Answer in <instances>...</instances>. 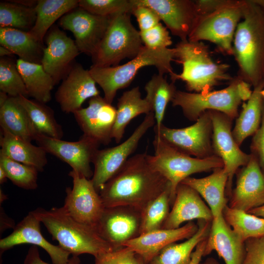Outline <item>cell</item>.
Returning a JSON list of instances; mask_svg holds the SVG:
<instances>
[{
    "label": "cell",
    "mask_w": 264,
    "mask_h": 264,
    "mask_svg": "<svg viewBox=\"0 0 264 264\" xmlns=\"http://www.w3.org/2000/svg\"><path fill=\"white\" fill-rule=\"evenodd\" d=\"M251 154L248 163L237 174L228 206L246 212L264 205V175L256 158Z\"/></svg>",
    "instance_id": "20"
},
{
    "label": "cell",
    "mask_w": 264,
    "mask_h": 264,
    "mask_svg": "<svg viewBox=\"0 0 264 264\" xmlns=\"http://www.w3.org/2000/svg\"><path fill=\"white\" fill-rule=\"evenodd\" d=\"M0 233L8 228H14V222L11 221V220L5 214L1 206L0 207Z\"/></svg>",
    "instance_id": "51"
},
{
    "label": "cell",
    "mask_w": 264,
    "mask_h": 264,
    "mask_svg": "<svg viewBox=\"0 0 264 264\" xmlns=\"http://www.w3.org/2000/svg\"><path fill=\"white\" fill-rule=\"evenodd\" d=\"M16 64L28 96L44 104L50 101L51 99V92L55 83L52 77L44 70L42 65L19 58L16 61Z\"/></svg>",
    "instance_id": "33"
},
{
    "label": "cell",
    "mask_w": 264,
    "mask_h": 264,
    "mask_svg": "<svg viewBox=\"0 0 264 264\" xmlns=\"http://www.w3.org/2000/svg\"><path fill=\"white\" fill-rule=\"evenodd\" d=\"M200 264H220L216 259L213 257L207 258L202 263Z\"/></svg>",
    "instance_id": "56"
},
{
    "label": "cell",
    "mask_w": 264,
    "mask_h": 264,
    "mask_svg": "<svg viewBox=\"0 0 264 264\" xmlns=\"http://www.w3.org/2000/svg\"><path fill=\"white\" fill-rule=\"evenodd\" d=\"M78 6L100 16L111 17L129 13L132 6L131 0H79Z\"/></svg>",
    "instance_id": "42"
},
{
    "label": "cell",
    "mask_w": 264,
    "mask_h": 264,
    "mask_svg": "<svg viewBox=\"0 0 264 264\" xmlns=\"http://www.w3.org/2000/svg\"><path fill=\"white\" fill-rule=\"evenodd\" d=\"M228 179V174L222 167L214 170L211 175L206 177L189 176L181 183L192 188L203 198L214 218L221 215L227 205L225 192Z\"/></svg>",
    "instance_id": "26"
},
{
    "label": "cell",
    "mask_w": 264,
    "mask_h": 264,
    "mask_svg": "<svg viewBox=\"0 0 264 264\" xmlns=\"http://www.w3.org/2000/svg\"><path fill=\"white\" fill-rule=\"evenodd\" d=\"M23 264H50L40 257L38 246H31L25 258ZM67 264H82L79 256H72Z\"/></svg>",
    "instance_id": "49"
},
{
    "label": "cell",
    "mask_w": 264,
    "mask_h": 264,
    "mask_svg": "<svg viewBox=\"0 0 264 264\" xmlns=\"http://www.w3.org/2000/svg\"><path fill=\"white\" fill-rule=\"evenodd\" d=\"M6 199V195L3 193L1 189H0V204L1 202H2L4 200Z\"/></svg>",
    "instance_id": "58"
},
{
    "label": "cell",
    "mask_w": 264,
    "mask_h": 264,
    "mask_svg": "<svg viewBox=\"0 0 264 264\" xmlns=\"http://www.w3.org/2000/svg\"><path fill=\"white\" fill-rule=\"evenodd\" d=\"M222 216L226 223L243 242L264 236V218L226 205Z\"/></svg>",
    "instance_id": "37"
},
{
    "label": "cell",
    "mask_w": 264,
    "mask_h": 264,
    "mask_svg": "<svg viewBox=\"0 0 264 264\" xmlns=\"http://www.w3.org/2000/svg\"><path fill=\"white\" fill-rule=\"evenodd\" d=\"M0 89L11 97H29L16 63L8 57H0Z\"/></svg>",
    "instance_id": "41"
},
{
    "label": "cell",
    "mask_w": 264,
    "mask_h": 264,
    "mask_svg": "<svg viewBox=\"0 0 264 264\" xmlns=\"http://www.w3.org/2000/svg\"><path fill=\"white\" fill-rule=\"evenodd\" d=\"M176 61L181 64L180 74L171 76L172 82L181 80L187 89L193 92H207L225 81H231L228 73L230 66L216 63L202 42L181 41L175 47Z\"/></svg>",
    "instance_id": "4"
},
{
    "label": "cell",
    "mask_w": 264,
    "mask_h": 264,
    "mask_svg": "<svg viewBox=\"0 0 264 264\" xmlns=\"http://www.w3.org/2000/svg\"><path fill=\"white\" fill-rule=\"evenodd\" d=\"M155 134L177 150L199 159L215 155L212 147V122L209 110L203 113L195 123L188 127L173 129L162 124Z\"/></svg>",
    "instance_id": "11"
},
{
    "label": "cell",
    "mask_w": 264,
    "mask_h": 264,
    "mask_svg": "<svg viewBox=\"0 0 264 264\" xmlns=\"http://www.w3.org/2000/svg\"><path fill=\"white\" fill-rule=\"evenodd\" d=\"M145 98L150 104L155 120L154 127L159 129L163 120L167 106L172 101L176 90L174 83H169L163 74L154 75L145 86Z\"/></svg>",
    "instance_id": "36"
},
{
    "label": "cell",
    "mask_w": 264,
    "mask_h": 264,
    "mask_svg": "<svg viewBox=\"0 0 264 264\" xmlns=\"http://www.w3.org/2000/svg\"><path fill=\"white\" fill-rule=\"evenodd\" d=\"M264 84L254 88L250 99L243 103L232 129L233 136L240 146L248 137L253 135L260 127L264 99L261 94Z\"/></svg>",
    "instance_id": "32"
},
{
    "label": "cell",
    "mask_w": 264,
    "mask_h": 264,
    "mask_svg": "<svg viewBox=\"0 0 264 264\" xmlns=\"http://www.w3.org/2000/svg\"><path fill=\"white\" fill-rule=\"evenodd\" d=\"M18 98L38 134L62 139L64 134L62 126L57 122L53 110L50 107L24 96H20Z\"/></svg>",
    "instance_id": "35"
},
{
    "label": "cell",
    "mask_w": 264,
    "mask_h": 264,
    "mask_svg": "<svg viewBox=\"0 0 264 264\" xmlns=\"http://www.w3.org/2000/svg\"><path fill=\"white\" fill-rule=\"evenodd\" d=\"M140 34L144 45L151 49L167 48L172 44L168 29L161 22L149 30L140 32Z\"/></svg>",
    "instance_id": "43"
},
{
    "label": "cell",
    "mask_w": 264,
    "mask_h": 264,
    "mask_svg": "<svg viewBox=\"0 0 264 264\" xmlns=\"http://www.w3.org/2000/svg\"><path fill=\"white\" fill-rule=\"evenodd\" d=\"M12 1L26 7L35 8L38 0H12Z\"/></svg>",
    "instance_id": "52"
},
{
    "label": "cell",
    "mask_w": 264,
    "mask_h": 264,
    "mask_svg": "<svg viewBox=\"0 0 264 264\" xmlns=\"http://www.w3.org/2000/svg\"><path fill=\"white\" fill-rule=\"evenodd\" d=\"M0 44L19 59L41 64L44 47L29 32L11 27H0Z\"/></svg>",
    "instance_id": "31"
},
{
    "label": "cell",
    "mask_w": 264,
    "mask_h": 264,
    "mask_svg": "<svg viewBox=\"0 0 264 264\" xmlns=\"http://www.w3.org/2000/svg\"><path fill=\"white\" fill-rule=\"evenodd\" d=\"M175 60V48L154 49L144 46L135 57L123 65L109 67L92 66L88 70L103 90L104 98L112 104L117 91L128 87L140 69L154 66L158 73H168L171 76L175 73L171 63Z\"/></svg>",
    "instance_id": "5"
},
{
    "label": "cell",
    "mask_w": 264,
    "mask_h": 264,
    "mask_svg": "<svg viewBox=\"0 0 264 264\" xmlns=\"http://www.w3.org/2000/svg\"><path fill=\"white\" fill-rule=\"evenodd\" d=\"M172 205L161 229H176L182 223L196 219L213 220L209 207L194 189L186 184L181 183L177 186Z\"/></svg>",
    "instance_id": "24"
},
{
    "label": "cell",
    "mask_w": 264,
    "mask_h": 264,
    "mask_svg": "<svg viewBox=\"0 0 264 264\" xmlns=\"http://www.w3.org/2000/svg\"><path fill=\"white\" fill-rule=\"evenodd\" d=\"M78 3L77 0H38L35 8L36 20L29 32L43 43L44 37L54 22L78 7Z\"/></svg>",
    "instance_id": "34"
},
{
    "label": "cell",
    "mask_w": 264,
    "mask_h": 264,
    "mask_svg": "<svg viewBox=\"0 0 264 264\" xmlns=\"http://www.w3.org/2000/svg\"><path fill=\"white\" fill-rule=\"evenodd\" d=\"M244 2V0H229L215 11L198 16L188 40L212 42L222 53L233 55V39L243 17Z\"/></svg>",
    "instance_id": "8"
},
{
    "label": "cell",
    "mask_w": 264,
    "mask_h": 264,
    "mask_svg": "<svg viewBox=\"0 0 264 264\" xmlns=\"http://www.w3.org/2000/svg\"><path fill=\"white\" fill-rule=\"evenodd\" d=\"M261 124L260 128L253 135L250 145L252 155L257 159L264 175V98Z\"/></svg>",
    "instance_id": "47"
},
{
    "label": "cell",
    "mask_w": 264,
    "mask_h": 264,
    "mask_svg": "<svg viewBox=\"0 0 264 264\" xmlns=\"http://www.w3.org/2000/svg\"><path fill=\"white\" fill-rule=\"evenodd\" d=\"M32 212L46 228L52 239L72 256L88 254L95 258L115 250L94 228L74 220L62 207L49 210L39 207Z\"/></svg>",
    "instance_id": "3"
},
{
    "label": "cell",
    "mask_w": 264,
    "mask_h": 264,
    "mask_svg": "<svg viewBox=\"0 0 264 264\" xmlns=\"http://www.w3.org/2000/svg\"><path fill=\"white\" fill-rule=\"evenodd\" d=\"M68 175L73 186L66 188L62 207L74 220L95 229L105 208L99 194L90 179L72 170Z\"/></svg>",
    "instance_id": "12"
},
{
    "label": "cell",
    "mask_w": 264,
    "mask_h": 264,
    "mask_svg": "<svg viewBox=\"0 0 264 264\" xmlns=\"http://www.w3.org/2000/svg\"><path fill=\"white\" fill-rule=\"evenodd\" d=\"M7 179H8V177L5 171L0 166V184H3L6 181Z\"/></svg>",
    "instance_id": "55"
},
{
    "label": "cell",
    "mask_w": 264,
    "mask_h": 264,
    "mask_svg": "<svg viewBox=\"0 0 264 264\" xmlns=\"http://www.w3.org/2000/svg\"><path fill=\"white\" fill-rule=\"evenodd\" d=\"M212 221L198 220V228L193 236L183 242L167 245L146 264H190L193 250L208 237Z\"/></svg>",
    "instance_id": "30"
},
{
    "label": "cell",
    "mask_w": 264,
    "mask_h": 264,
    "mask_svg": "<svg viewBox=\"0 0 264 264\" xmlns=\"http://www.w3.org/2000/svg\"><path fill=\"white\" fill-rule=\"evenodd\" d=\"M55 93L62 110L73 113L87 99L99 95L96 82L89 70L80 64L72 65Z\"/></svg>",
    "instance_id": "22"
},
{
    "label": "cell",
    "mask_w": 264,
    "mask_h": 264,
    "mask_svg": "<svg viewBox=\"0 0 264 264\" xmlns=\"http://www.w3.org/2000/svg\"><path fill=\"white\" fill-rule=\"evenodd\" d=\"M111 17L93 14L77 7L63 16L60 25L71 32L80 52L92 56L110 24Z\"/></svg>",
    "instance_id": "16"
},
{
    "label": "cell",
    "mask_w": 264,
    "mask_h": 264,
    "mask_svg": "<svg viewBox=\"0 0 264 264\" xmlns=\"http://www.w3.org/2000/svg\"><path fill=\"white\" fill-rule=\"evenodd\" d=\"M198 228V224L191 221L176 229H159L141 234L123 246L132 250L146 264L167 245L191 238Z\"/></svg>",
    "instance_id": "23"
},
{
    "label": "cell",
    "mask_w": 264,
    "mask_h": 264,
    "mask_svg": "<svg viewBox=\"0 0 264 264\" xmlns=\"http://www.w3.org/2000/svg\"><path fill=\"white\" fill-rule=\"evenodd\" d=\"M214 250L223 259L225 264H242L244 242L226 223L222 214L213 219L204 256Z\"/></svg>",
    "instance_id": "25"
},
{
    "label": "cell",
    "mask_w": 264,
    "mask_h": 264,
    "mask_svg": "<svg viewBox=\"0 0 264 264\" xmlns=\"http://www.w3.org/2000/svg\"><path fill=\"white\" fill-rule=\"evenodd\" d=\"M38 146L68 164L74 170L88 179L93 172L90 167L99 144L83 135L77 141H67L38 134L35 140Z\"/></svg>",
    "instance_id": "15"
},
{
    "label": "cell",
    "mask_w": 264,
    "mask_h": 264,
    "mask_svg": "<svg viewBox=\"0 0 264 264\" xmlns=\"http://www.w3.org/2000/svg\"><path fill=\"white\" fill-rule=\"evenodd\" d=\"M249 213L264 218V205L253 209L248 212Z\"/></svg>",
    "instance_id": "53"
},
{
    "label": "cell",
    "mask_w": 264,
    "mask_h": 264,
    "mask_svg": "<svg viewBox=\"0 0 264 264\" xmlns=\"http://www.w3.org/2000/svg\"><path fill=\"white\" fill-rule=\"evenodd\" d=\"M137 258H138L139 264H144V263L143 260H142V259L140 257H139V256H138L137 255Z\"/></svg>",
    "instance_id": "59"
},
{
    "label": "cell",
    "mask_w": 264,
    "mask_h": 264,
    "mask_svg": "<svg viewBox=\"0 0 264 264\" xmlns=\"http://www.w3.org/2000/svg\"><path fill=\"white\" fill-rule=\"evenodd\" d=\"M11 0L0 3V27H11L29 32L36 20L35 8Z\"/></svg>",
    "instance_id": "39"
},
{
    "label": "cell",
    "mask_w": 264,
    "mask_h": 264,
    "mask_svg": "<svg viewBox=\"0 0 264 264\" xmlns=\"http://www.w3.org/2000/svg\"><path fill=\"white\" fill-rule=\"evenodd\" d=\"M131 14L137 21L139 31L149 30L160 22V19L152 8L144 5H132Z\"/></svg>",
    "instance_id": "46"
},
{
    "label": "cell",
    "mask_w": 264,
    "mask_h": 264,
    "mask_svg": "<svg viewBox=\"0 0 264 264\" xmlns=\"http://www.w3.org/2000/svg\"><path fill=\"white\" fill-rule=\"evenodd\" d=\"M244 248L242 264H264V236L246 240Z\"/></svg>",
    "instance_id": "45"
},
{
    "label": "cell",
    "mask_w": 264,
    "mask_h": 264,
    "mask_svg": "<svg viewBox=\"0 0 264 264\" xmlns=\"http://www.w3.org/2000/svg\"><path fill=\"white\" fill-rule=\"evenodd\" d=\"M41 222L32 211L15 227L8 236L0 240V254L17 245L31 244L40 246L49 255L53 264H67L70 254L61 246L50 243L43 236Z\"/></svg>",
    "instance_id": "21"
},
{
    "label": "cell",
    "mask_w": 264,
    "mask_h": 264,
    "mask_svg": "<svg viewBox=\"0 0 264 264\" xmlns=\"http://www.w3.org/2000/svg\"><path fill=\"white\" fill-rule=\"evenodd\" d=\"M212 122V147L215 155L223 163V168L228 176L226 192L230 195L232 181L240 167L249 161L251 154L243 152L235 141L232 134V121L225 114L209 110Z\"/></svg>",
    "instance_id": "13"
},
{
    "label": "cell",
    "mask_w": 264,
    "mask_h": 264,
    "mask_svg": "<svg viewBox=\"0 0 264 264\" xmlns=\"http://www.w3.org/2000/svg\"><path fill=\"white\" fill-rule=\"evenodd\" d=\"M253 1L264 10V0H253Z\"/></svg>",
    "instance_id": "57"
},
{
    "label": "cell",
    "mask_w": 264,
    "mask_h": 264,
    "mask_svg": "<svg viewBox=\"0 0 264 264\" xmlns=\"http://www.w3.org/2000/svg\"><path fill=\"white\" fill-rule=\"evenodd\" d=\"M155 124L154 113L151 111L146 114L142 122L125 141L114 147L97 151L92 162L94 171L90 179L98 193L125 164L142 137Z\"/></svg>",
    "instance_id": "10"
},
{
    "label": "cell",
    "mask_w": 264,
    "mask_h": 264,
    "mask_svg": "<svg viewBox=\"0 0 264 264\" xmlns=\"http://www.w3.org/2000/svg\"><path fill=\"white\" fill-rule=\"evenodd\" d=\"M229 0H195L198 16L207 14L220 8Z\"/></svg>",
    "instance_id": "48"
},
{
    "label": "cell",
    "mask_w": 264,
    "mask_h": 264,
    "mask_svg": "<svg viewBox=\"0 0 264 264\" xmlns=\"http://www.w3.org/2000/svg\"><path fill=\"white\" fill-rule=\"evenodd\" d=\"M94 264H139L136 253L124 246L102 253L95 257Z\"/></svg>",
    "instance_id": "44"
},
{
    "label": "cell",
    "mask_w": 264,
    "mask_h": 264,
    "mask_svg": "<svg viewBox=\"0 0 264 264\" xmlns=\"http://www.w3.org/2000/svg\"><path fill=\"white\" fill-rule=\"evenodd\" d=\"M131 14L112 16L107 30L94 54L93 65L97 67L114 66L125 58L135 57L144 46L140 31L133 25Z\"/></svg>",
    "instance_id": "7"
},
{
    "label": "cell",
    "mask_w": 264,
    "mask_h": 264,
    "mask_svg": "<svg viewBox=\"0 0 264 264\" xmlns=\"http://www.w3.org/2000/svg\"><path fill=\"white\" fill-rule=\"evenodd\" d=\"M153 144L154 154H147V158L150 165L170 183L171 205L176 188L184 179L194 174L223 167L222 161L216 155L203 159L190 156L169 145L156 134Z\"/></svg>",
    "instance_id": "6"
},
{
    "label": "cell",
    "mask_w": 264,
    "mask_h": 264,
    "mask_svg": "<svg viewBox=\"0 0 264 264\" xmlns=\"http://www.w3.org/2000/svg\"><path fill=\"white\" fill-rule=\"evenodd\" d=\"M151 111L150 104L145 98L141 97L139 87L123 92L118 101L112 138L116 143H119L123 137L127 126L133 118Z\"/></svg>",
    "instance_id": "29"
},
{
    "label": "cell",
    "mask_w": 264,
    "mask_h": 264,
    "mask_svg": "<svg viewBox=\"0 0 264 264\" xmlns=\"http://www.w3.org/2000/svg\"><path fill=\"white\" fill-rule=\"evenodd\" d=\"M240 78H233L224 88L207 92H186L176 90L171 101L174 107H179L184 116L196 121L208 110L222 112L232 119L236 118L242 99L239 93Z\"/></svg>",
    "instance_id": "9"
},
{
    "label": "cell",
    "mask_w": 264,
    "mask_h": 264,
    "mask_svg": "<svg viewBox=\"0 0 264 264\" xmlns=\"http://www.w3.org/2000/svg\"><path fill=\"white\" fill-rule=\"evenodd\" d=\"M132 5L154 10L172 34L181 41L188 36L198 17L195 1L190 0H131Z\"/></svg>",
    "instance_id": "18"
},
{
    "label": "cell",
    "mask_w": 264,
    "mask_h": 264,
    "mask_svg": "<svg viewBox=\"0 0 264 264\" xmlns=\"http://www.w3.org/2000/svg\"><path fill=\"white\" fill-rule=\"evenodd\" d=\"M207 238L200 242L196 246L195 250L192 253L191 261L190 264H200L202 257H204Z\"/></svg>",
    "instance_id": "50"
},
{
    "label": "cell",
    "mask_w": 264,
    "mask_h": 264,
    "mask_svg": "<svg viewBox=\"0 0 264 264\" xmlns=\"http://www.w3.org/2000/svg\"><path fill=\"white\" fill-rule=\"evenodd\" d=\"M12 55H13V54L9 49L4 46H0V57H9Z\"/></svg>",
    "instance_id": "54"
},
{
    "label": "cell",
    "mask_w": 264,
    "mask_h": 264,
    "mask_svg": "<svg viewBox=\"0 0 264 264\" xmlns=\"http://www.w3.org/2000/svg\"><path fill=\"white\" fill-rule=\"evenodd\" d=\"M261 94L263 98H264V88H263L261 91Z\"/></svg>",
    "instance_id": "60"
},
{
    "label": "cell",
    "mask_w": 264,
    "mask_h": 264,
    "mask_svg": "<svg viewBox=\"0 0 264 264\" xmlns=\"http://www.w3.org/2000/svg\"><path fill=\"white\" fill-rule=\"evenodd\" d=\"M233 51L239 68V77L254 88L264 84V10L253 0H244Z\"/></svg>",
    "instance_id": "2"
},
{
    "label": "cell",
    "mask_w": 264,
    "mask_h": 264,
    "mask_svg": "<svg viewBox=\"0 0 264 264\" xmlns=\"http://www.w3.org/2000/svg\"><path fill=\"white\" fill-rule=\"evenodd\" d=\"M45 41L41 64L56 85L67 74L80 51L75 41L56 26L48 30Z\"/></svg>",
    "instance_id": "19"
},
{
    "label": "cell",
    "mask_w": 264,
    "mask_h": 264,
    "mask_svg": "<svg viewBox=\"0 0 264 264\" xmlns=\"http://www.w3.org/2000/svg\"><path fill=\"white\" fill-rule=\"evenodd\" d=\"M83 135L108 145L111 141L116 117V108L100 95L89 99L88 106L73 113Z\"/></svg>",
    "instance_id": "17"
},
{
    "label": "cell",
    "mask_w": 264,
    "mask_h": 264,
    "mask_svg": "<svg viewBox=\"0 0 264 264\" xmlns=\"http://www.w3.org/2000/svg\"><path fill=\"white\" fill-rule=\"evenodd\" d=\"M170 185L141 211V234L161 229L170 212Z\"/></svg>",
    "instance_id": "38"
},
{
    "label": "cell",
    "mask_w": 264,
    "mask_h": 264,
    "mask_svg": "<svg viewBox=\"0 0 264 264\" xmlns=\"http://www.w3.org/2000/svg\"><path fill=\"white\" fill-rule=\"evenodd\" d=\"M0 153L17 162L33 166L39 172L44 170L47 163V153L31 142L1 130Z\"/></svg>",
    "instance_id": "27"
},
{
    "label": "cell",
    "mask_w": 264,
    "mask_h": 264,
    "mask_svg": "<svg viewBox=\"0 0 264 264\" xmlns=\"http://www.w3.org/2000/svg\"><path fill=\"white\" fill-rule=\"evenodd\" d=\"M0 166L5 171L8 179L19 187L34 190L38 187V170L6 156L0 153Z\"/></svg>",
    "instance_id": "40"
},
{
    "label": "cell",
    "mask_w": 264,
    "mask_h": 264,
    "mask_svg": "<svg viewBox=\"0 0 264 264\" xmlns=\"http://www.w3.org/2000/svg\"><path fill=\"white\" fill-rule=\"evenodd\" d=\"M0 129L25 140H35L38 135L18 97L8 96L0 105Z\"/></svg>",
    "instance_id": "28"
},
{
    "label": "cell",
    "mask_w": 264,
    "mask_h": 264,
    "mask_svg": "<svg viewBox=\"0 0 264 264\" xmlns=\"http://www.w3.org/2000/svg\"><path fill=\"white\" fill-rule=\"evenodd\" d=\"M146 153L130 157L99 192L105 207L130 206L141 211L169 182L149 164Z\"/></svg>",
    "instance_id": "1"
},
{
    "label": "cell",
    "mask_w": 264,
    "mask_h": 264,
    "mask_svg": "<svg viewBox=\"0 0 264 264\" xmlns=\"http://www.w3.org/2000/svg\"><path fill=\"white\" fill-rule=\"evenodd\" d=\"M141 211L130 206L105 207L95 229L115 250L141 234Z\"/></svg>",
    "instance_id": "14"
}]
</instances>
